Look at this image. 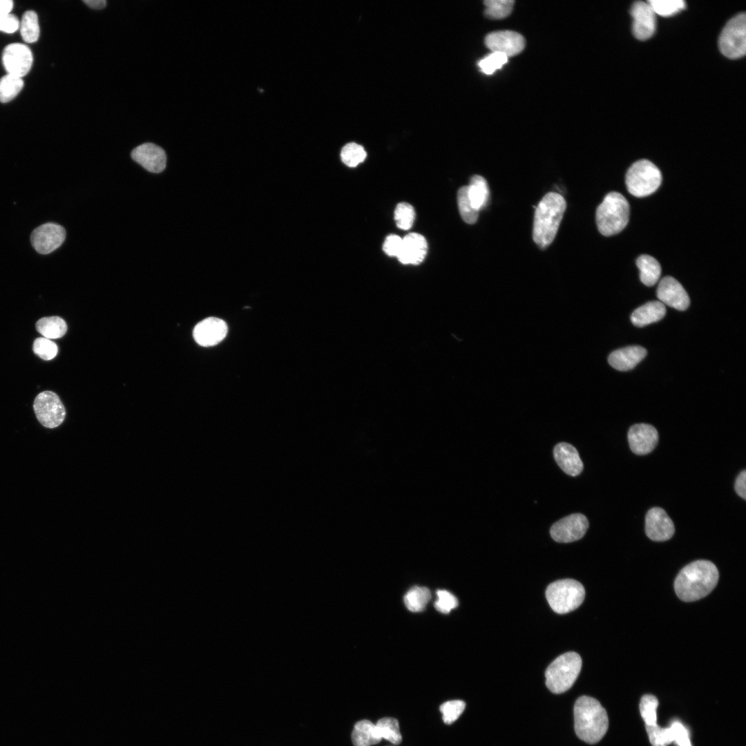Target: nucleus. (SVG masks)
I'll list each match as a JSON object with an SVG mask.
<instances>
[{"mask_svg": "<svg viewBox=\"0 0 746 746\" xmlns=\"http://www.w3.org/2000/svg\"><path fill=\"white\" fill-rule=\"evenodd\" d=\"M718 577L714 564L708 560H696L680 571L674 582L675 591L682 601L698 600L714 589Z\"/></svg>", "mask_w": 746, "mask_h": 746, "instance_id": "nucleus-1", "label": "nucleus"}, {"mask_svg": "<svg viewBox=\"0 0 746 746\" xmlns=\"http://www.w3.org/2000/svg\"><path fill=\"white\" fill-rule=\"evenodd\" d=\"M574 722L577 737L589 744L599 742L609 727L604 708L598 700L587 696H580L575 701Z\"/></svg>", "mask_w": 746, "mask_h": 746, "instance_id": "nucleus-2", "label": "nucleus"}, {"mask_svg": "<svg viewBox=\"0 0 746 746\" xmlns=\"http://www.w3.org/2000/svg\"><path fill=\"white\" fill-rule=\"evenodd\" d=\"M566 208L564 197L554 192L546 193L535 207L533 238L540 248L553 241Z\"/></svg>", "mask_w": 746, "mask_h": 746, "instance_id": "nucleus-3", "label": "nucleus"}, {"mask_svg": "<svg viewBox=\"0 0 746 746\" xmlns=\"http://www.w3.org/2000/svg\"><path fill=\"white\" fill-rule=\"evenodd\" d=\"M629 212V204L621 193H608L596 210V224L599 231L605 236L618 233L627 226Z\"/></svg>", "mask_w": 746, "mask_h": 746, "instance_id": "nucleus-4", "label": "nucleus"}, {"mask_svg": "<svg viewBox=\"0 0 746 746\" xmlns=\"http://www.w3.org/2000/svg\"><path fill=\"white\" fill-rule=\"evenodd\" d=\"M582 667V659L575 652H567L556 658L545 671L546 685L553 694H562L575 682Z\"/></svg>", "mask_w": 746, "mask_h": 746, "instance_id": "nucleus-5", "label": "nucleus"}, {"mask_svg": "<svg viewBox=\"0 0 746 746\" xmlns=\"http://www.w3.org/2000/svg\"><path fill=\"white\" fill-rule=\"evenodd\" d=\"M584 597L585 590L582 584L572 579L553 582L546 591V597L551 608L560 614L567 613L578 608Z\"/></svg>", "mask_w": 746, "mask_h": 746, "instance_id": "nucleus-6", "label": "nucleus"}, {"mask_svg": "<svg viewBox=\"0 0 746 746\" xmlns=\"http://www.w3.org/2000/svg\"><path fill=\"white\" fill-rule=\"evenodd\" d=\"M662 182L659 169L647 160L633 163L626 174L628 191L636 197H644L655 192Z\"/></svg>", "mask_w": 746, "mask_h": 746, "instance_id": "nucleus-7", "label": "nucleus"}, {"mask_svg": "<svg viewBox=\"0 0 746 746\" xmlns=\"http://www.w3.org/2000/svg\"><path fill=\"white\" fill-rule=\"evenodd\" d=\"M718 46L723 55L738 59L746 51V16L740 13L731 18L723 29Z\"/></svg>", "mask_w": 746, "mask_h": 746, "instance_id": "nucleus-8", "label": "nucleus"}, {"mask_svg": "<svg viewBox=\"0 0 746 746\" xmlns=\"http://www.w3.org/2000/svg\"><path fill=\"white\" fill-rule=\"evenodd\" d=\"M33 409L37 420L46 428L60 425L66 417V409L58 395L51 391L40 392L35 399Z\"/></svg>", "mask_w": 746, "mask_h": 746, "instance_id": "nucleus-9", "label": "nucleus"}, {"mask_svg": "<svg viewBox=\"0 0 746 746\" xmlns=\"http://www.w3.org/2000/svg\"><path fill=\"white\" fill-rule=\"evenodd\" d=\"M589 528L586 516L580 513L568 515L553 524L551 537L557 542L568 543L580 539Z\"/></svg>", "mask_w": 746, "mask_h": 746, "instance_id": "nucleus-10", "label": "nucleus"}, {"mask_svg": "<svg viewBox=\"0 0 746 746\" xmlns=\"http://www.w3.org/2000/svg\"><path fill=\"white\" fill-rule=\"evenodd\" d=\"M65 238L64 228L54 222L40 225L33 230L30 236L33 248L41 254H48L57 249Z\"/></svg>", "mask_w": 746, "mask_h": 746, "instance_id": "nucleus-11", "label": "nucleus"}, {"mask_svg": "<svg viewBox=\"0 0 746 746\" xmlns=\"http://www.w3.org/2000/svg\"><path fill=\"white\" fill-rule=\"evenodd\" d=\"M32 61V52L25 44H10L4 48L2 53L3 65L8 74L21 78L30 71Z\"/></svg>", "mask_w": 746, "mask_h": 746, "instance_id": "nucleus-12", "label": "nucleus"}, {"mask_svg": "<svg viewBox=\"0 0 746 746\" xmlns=\"http://www.w3.org/2000/svg\"><path fill=\"white\" fill-rule=\"evenodd\" d=\"M649 739L652 746H667L674 742L678 746H691L689 733L686 727L675 720L671 725L662 728L658 725L646 727Z\"/></svg>", "mask_w": 746, "mask_h": 746, "instance_id": "nucleus-13", "label": "nucleus"}, {"mask_svg": "<svg viewBox=\"0 0 746 746\" xmlns=\"http://www.w3.org/2000/svg\"><path fill=\"white\" fill-rule=\"evenodd\" d=\"M485 44L492 52H500L512 57L520 53L525 47L524 37L511 30H501L488 34Z\"/></svg>", "mask_w": 746, "mask_h": 746, "instance_id": "nucleus-14", "label": "nucleus"}, {"mask_svg": "<svg viewBox=\"0 0 746 746\" xmlns=\"http://www.w3.org/2000/svg\"><path fill=\"white\" fill-rule=\"evenodd\" d=\"M645 533L651 540L666 541L673 535L674 524L665 510L654 507L649 510L646 515Z\"/></svg>", "mask_w": 746, "mask_h": 746, "instance_id": "nucleus-15", "label": "nucleus"}, {"mask_svg": "<svg viewBox=\"0 0 746 746\" xmlns=\"http://www.w3.org/2000/svg\"><path fill=\"white\" fill-rule=\"evenodd\" d=\"M632 31L635 37L643 41L649 39L656 30V14L648 2L636 1L631 9Z\"/></svg>", "mask_w": 746, "mask_h": 746, "instance_id": "nucleus-16", "label": "nucleus"}, {"mask_svg": "<svg viewBox=\"0 0 746 746\" xmlns=\"http://www.w3.org/2000/svg\"><path fill=\"white\" fill-rule=\"evenodd\" d=\"M227 323L216 317H209L199 322L194 327L195 341L202 347H211L220 343L226 336Z\"/></svg>", "mask_w": 746, "mask_h": 746, "instance_id": "nucleus-17", "label": "nucleus"}, {"mask_svg": "<svg viewBox=\"0 0 746 746\" xmlns=\"http://www.w3.org/2000/svg\"><path fill=\"white\" fill-rule=\"evenodd\" d=\"M656 295L662 304L683 311L689 305V297L682 285L671 276L664 277L659 283Z\"/></svg>", "mask_w": 746, "mask_h": 746, "instance_id": "nucleus-18", "label": "nucleus"}, {"mask_svg": "<svg viewBox=\"0 0 746 746\" xmlns=\"http://www.w3.org/2000/svg\"><path fill=\"white\" fill-rule=\"evenodd\" d=\"M628 441L631 451L635 455H644L653 450L658 444V433L651 425L638 423L628 431Z\"/></svg>", "mask_w": 746, "mask_h": 746, "instance_id": "nucleus-19", "label": "nucleus"}, {"mask_svg": "<svg viewBox=\"0 0 746 746\" xmlns=\"http://www.w3.org/2000/svg\"><path fill=\"white\" fill-rule=\"evenodd\" d=\"M131 155L134 161L149 172L158 173L166 167V153L155 144H142L133 149Z\"/></svg>", "mask_w": 746, "mask_h": 746, "instance_id": "nucleus-20", "label": "nucleus"}, {"mask_svg": "<svg viewBox=\"0 0 746 746\" xmlns=\"http://www.w3.org/2000/svg\"><path fill=\"white\" fill-rule=\"evenodd\" d=\"M428 250L425 238L417 233H410L402 238V245L397 256L405 265H419L425 258Z\"/></svg>", "mask_w": 746, "mask_h": 746, "instance_id": "nucleus-21", "label": "nucleus"}, {"mask_svg": "<svg viewBox=\"0 0 746 746\" xmlns=\"http://www.w3.org/2000/svg\"><path fill=\"white\" fill-rule=\"evenodd\" d=\"M555 461L560 468L567 475L575 477L583 470V463L577 449L572 445L562 442L557 443L553 449Z\"/></svg>", "mask_w": 746, "mask_h": 746, "instance_id": "nucleus-22", "label": "nucleus"}, {"mask_svg": "<svg viewBox=\"0 0 746 746\" xmlns=\"http://www.w3.org/2000/svg\"><path fill=\"white\" fill-rule=\"evenodd\" d=\"M647 350L639 345H632L616 350L608 358L609 364L620 371L633 369L647 355Z\"/></svg>", "mask_w": 746, "mask_h": 746, "instance_id": "nucleus-23", "label": "nucleus"}, {"mask_svg": "<svg viewBox=\"0 0 746 746\" xmlns=\"http://www.w3.org/2000/svg\"><path fill=\"white\" fill-rule=\"evenodd\" d=\"M666 314V307L660 301H650L635 309L631 316L632 323L644 327L661 320Z\"/></svg>", "mask_w": 746, "mask_h": 746, "instance_id": "nucleus-24", "label": "nucleus"}, {"mask_svg": "<svg viewBox=\"0 0 746 746\" xmlns=\"http://www.w3.org/2000/svg\"><path fill=\"white\" fill-rule=\"evenodd\" d=\"M381 739L376 725L367 720L357 722L352 733L354 746H371L379 743Z\"/></svg>", "mask_w": 746, "mask_h": 746, "instance_id": "nucleus-25", "label": "nucleus"}, {"mask_svg": "<svg viewBox=\"0 0 746 746\" xmlns=\"http://www.w3.org/2000/svg\"><path fill=\"white\" fill-rule=\"evenodd\" d=\"M468 195L472 207L479 211L486 207L489 198V189L486 179L479 175H473L468 186Z\"/></svg>", "mask_w": 746, "mask_h": 746, "instance_id": "nucleus-26", "label": "nucleus"}, {"mask_svg": "<svg viewBox=\"0 0 746 746\" xmlns=\"http://www.w3.org/2000/svg\"><path fill=\"white\" fill-rule=\"evenodd\" d=\"M636 265L643 284L650 287L658 282L661 274V267L655 258L649 255H641L637 258Z\"/></svg>", "mask_w": 746, "mask_h": 746, "instance_id": "nucleus-27", "label": "nucleus"}, {"mask_svg": "<svg viewBox=\"0 0 746 746\" xmlns=\"http://www.w3.org/2000/svg\"><path fill=\"white\" fill-rule=\"evenodd\" d=\"M36 329L44 337L55 339L62 337L67 331L65 321L59 316H53L40 318L36 323Z\"/></svg>", "mask_w": 746, "mask_h": 746, "instance_id": "nucleus-28", "label": "nucleus"}, {"mask_svg": "<svg viewBox=\"0 0 746 746\" xmlns=\"http://www.w3.org/2000/svg\"><path fill=\"white\" fill-rule=\"evenodd\" d=\"M431 597L428 589L423 586H414L404 597V602L408 610L412 612L423 611Z\"/></svg>", "mask_w": 746, "mask_h": 746, "instance_id": "nucleus-29", "label": "nucleus"}, {"mask_svg": "<svg viewBox=\"0 0 746 746\" xmlns=\"http://www.w3.org/2000/svg\"><path fill=\"white\" fill-rule=\"evenodd\" d=\"M19 28L22 39L27 43H34L39 36L37 15L35 11H26L21 19Z\"/></svg>", "mask_w": 746, "mask_h": 746, "instance_id": "nucleus-30", "label": "nucleus"}, {"mask_svg": "<svg viewBox=\"0 0 746 746\" xmlns=\"http://www.w3.org/2000/svg\"><path fill=\"white\" fill-rule=\"evenodd\" d=\"M23 86L22 78L7 74L0 79V102L7 103L12 100Z\"/></svg>", "mask_w": 746, "mask_h": 746, "instance_id": "nucleus-31", "label": "nucleus"}, {"mask_svg": "<svg viewBox=\"0 0 746 746\" xmlns=\"http://www.w3.org/2000/svg\"><path fill=\"white\" fill-rule=\"evenodd\" d=\"M376 726L382 738L389 740L394 745H399L402 740L399 731V721L394 718H383L378 720Z\"/></svg>", "mask_w": 746, "mask_h": 746, "instance_id": "nucleus-32", "label": "nucleus"}, {"mask_svg": "<svg viewBox=\"0 0 746 746\" xmlns=\"http://www.w3.org/2000/svg\"><path fill=\"white\" fill-rule=\"evenodd\" d=\"M457 203L463 220L470 224L475 223L479 216V211L475 209L470 203L468 195V186H461L459 189Z\"/></svg>", "mask_w": 746, "mask_h": 746, "instance_id": "nucleus-33", "label": "nucleus"}, {"mask_svg": "<svg viewBox=\"0 0 746 746\" xmlns=\"http://www.w3.org/2000/svg\"><path fill=\"white\" fill-rule=\"evenodd\" d=\"M658 700L651 694L644 695L640 702V711L646 727L657 725Z\"/></svg>", "mask_w": 746, "mask_h": 746, "instance_id": "nucleus-34", "label": "nucleus"}, {"mask_svg": "<svg viewBox=\"0 0 746 746\" xmlns=\"http://www.w3.org/2000/svg\"><path fill=\"white\" fill-rule=\"evenodd\" d=\"M367 156L364 148L356 143L351 142L345 144L341 151L342 162L349 167H355L363 162Z\"/></svg>", "mask_w": 746, "mask_h": 746, "instance_id": "nucleus-35", "label": "nucleus"}, {"mask_svg": "<svg viewBox=\"0 0 746 746\" xmlns=\"http://www.w3.org/2000/svg\"><path fill=\"white\" fill-rule=\"evenodd\" d=\"M485 15L492 19H501L508 17L513 10V0H486Z\"/></svg>", "mask_w": 746, "mask_h": 746, "instance_id": "nucleus-36", "label": "nucleus"}, {"mask_svg": "<svg viewBox=\"0 0 746 746\" xmlns=\"http://www.w3.org/2000/svg\"><path fill=\"white\" fill-rule=\"evenodd\" d=\"M655 14L663 17L673 15L686 7L682 0H650L647 1Z\"/></svg>", "mask_w": 746, "mask_h": 746, "instance_id": "nucleus-37", "label": "nucleus"}, {"mask_svg": "<svg viewBox=\"0 0 746 746\" xmlns=\"http://www.w3.org/2000/svg\"><path fill=\"white\" fill-rule=\"evenodd\" d=\"M415 211L414 207L407 202L399 203L394 210L396 226L403 230H408L414 223Z\"/></svg>", "mask_w": 746, "mask_h": 746, "instance_id": "nucleus-38", "label": "nucleus"}, {"mask_svg": "<svg viewBox=\"0 0 746 746\" xmlns=\"http://www.w3.org/2000/svg\"><path fill=\"white\" fill-rule=\"evenodd\" d=\"M508 58L507 56L502 53L492 52L479 61L478 66L482 73L491 75L507 63Z\"/></svg>", "mask_w": 746, "mask_h": 746, "instance_id": "nucleus-39", "label": "nucleus"}, {"mask_svg": "<svg viewBox=\"0 0 746 746\" xmlns=\"http://www.w3.org/2000/svg\"><path fill=\"white\" fill-rule=\"evenodd\" d=\"M32 350L41 358L48 361L55 358L58 352L56 343L45 337H39L33 342Z\"/></svg>", "mask_w": 746, "mask_h": 746, "instance_id": "nucleus-40", "label": "nucleus"}, {"mask_svg": "<svg viewBox=\"0 0 746 746\" xmlns=\"http://www.w3.org/2000/svg\"><path fill=\"white\" fill-rule=\"evenodd\" d=\"M466 704L463 701L454 700L445 702L440 706V711L443 715V720L450 725L454 723L465 709Z\"/></svg>", "mask_w": 746, "mask_h": 746, "instance_id": "nucleus-41", "label": "nucleus"}, {"mask_svg": "<svg viewBox=\"0 0 746 746\" xmlns=\"http://www.w3.org/2000/svg\"><path fill=\"white\" fill-rule=\"evenodd\" d=\"M437 600L434 603L435 609L442 613H448L458 606L457 597L448 591L438 590Z\"/></svg>", "mask_w": 746, "mask_h": 746, "instance_id": "nucleus-42", "label": "nucleus"}, {"mask_svg": "<svg viewBox=\"0 0 746 746\" xmlns=\"http://www.w3.org/2000/svg\"><path fill=\"white\" fill-rule=\"evenodd\" d=\"M402 245V238L397 235L391 234L386 237L383 245V251L390 256H396Z\"/></svg>", "mask_w": 746, "mask_h": 746, "instance_id": "nucleus-43", "label": "nucleus"}, {"mask_svg": "<svg viewBox=\"0 0 746 746\" xmlns=\"http://www.w3.org/2000/svg\"><path fill=\"white\" fill-rule=\"evenodd\" d=\"M20 22L17 17L11 13L0 16V31L13 33L19 28Z\"/></svg>", "mask_w": 746, "mask_h": 746, "instance_id": "nucleus-44", "label": "nucleus"}, {"mask_svg": "<svg viewBox=\"0 0 746 746\" xmlns=\"http://www.w3.org/2000/svg\"><path fill=\"white\" fill-rule=\"evenodd\" d=\"M734 489L738 496L743 499H746V471L743 470L737 477L734 485Z\"/></svg>", "mask_w": 746, "mask_h": 746, "instance_id": "nucleus-45", "label": "nucleus"}, {"mask_svg": "<svg viewBox=\"0 0 746 746\" xmlns=\"http://www.w3.org/2000/svg\"><path fill=\"white\" fill-rule=\"evenodd\" d=\"M13 8V1L11 0H0V16L10 13Z\"/></svg>", "mask_w": 746, "mask_h": 746, "instance_id": "nucleus-46", "label": "nucleus"}, {"mask_svg": "<svg viewBox=\"0 0 746 746\" xmlns=\"http://www.w3.org/2000/svg\"><path fill=\"white\" fill-rule=\"evenodd\" d=\"M84 3L88 7L95 10L102 9L106 4V1L104 0H84Z\"/></svg>", "mask_w": 746, "mask_h": 746, "instance_id": "nucleus-47", "label": "nucleus"}]
</instances>
